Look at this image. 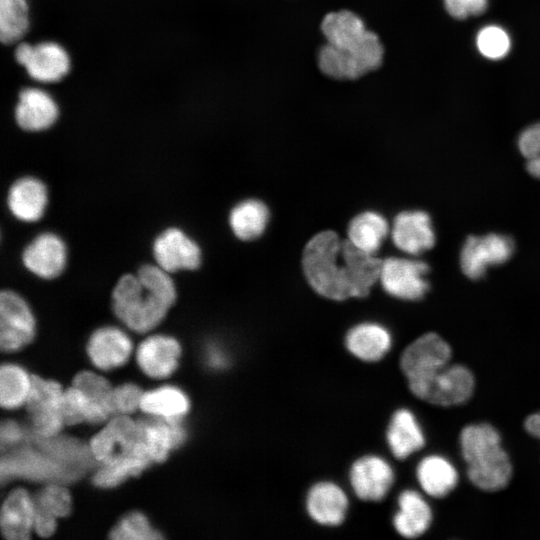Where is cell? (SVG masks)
<instances>
[{
  "label": "cell",
  "mask_w": 540,
  "mask_h": 540,
  "mask_svg": "<svg viewBox=\"0 0 540 540\" xmlns=\"http://www.w3.org/2000/svg\"><path fill=\"white\" fill-rule=\"evenodd\" d=\"M460 445L468 478L475 486L497 491L509 483L512 465L494 427L486 423L466 426L460 434Z\"/></svg>",
  "instance_id": "1"
},
{
  "label": "cell",
  "mask_w": 540,
  "mask_h": 540,
  "mask_svg": "<svg viewBox=\"0 0 540 540\" xmlns=\"http://www.w3.org/2000/svg\"><path fill=\"white\" fill-rule=\"evenodd\" d=\"M342 243L335 232L323 231L307 243L303 253V269L309 284L332 300L351 297Z\"/></svg>",
  "instance_id": "2"
},
{
  "label": "cell",
  "mask_w": 540,
  "mask_h": 540,
  "mask_svg": "<svg viewBox=\"0 0 540 540\" xmlns=\"http://www.w3.org/2000/svg\"><path fill=\"white\" fill-rule=\"evenodd\" d=\"M116 316L131 330L145 333L155 328L173 305L132 274L123 275L112 293Z\"/></svg>",
  "instance_id": "3"
},
{
  "label": "cell",
  "mask_w": 540,
  "mask_h": 540,
  "mask_svg": "<svg viewBox=\"0 0 540 540\" xmlns=\"http://www.w3.org/2000/svg\"><path fill=\"white\" fill-rule=\"evenodd\" d=\"M451 354L448 343L436 333L418 337L403 350L400 368L415 397L421 399L428 384L448 365Z\"/></svg>",
  "instance_id": "4"
},
{
  "label": "cell",
  "mask_w": 540,
  "mask_h": 540,
  "mask_svg": "<svg viewBox=\"0 0 540 540\" xmlns=\"http://www.w3.org/2000/svg\"><path fill=\"white\" fill-rule=\"evenodd\" d=\"M383 47L378 36L370 31L366 39L351 49H342L330 44L319 52L321 71L335 79H357L381 65Z\"/></svg>",
  "instance_id": "5"
},
{
  "label": "cell",
  "mask_w": 540,
  "mask_h": 540,
  "mask_svg": "<svg viewBox=\"0 0 540 540\" xmlns=\"http://www.w3.org/2000/svg\"><path fill=\"white\" fill-rule=\"evenodd\" d=\"M90 451L101 465L123 461L145 448L137 421L118 415L95 434L89 443Z\"/></svg>",
  "instance_id": "6"
},
{
  "label": "cell",
  "mask_w": 540,
  "mask_h": 540,
  "mask_svg": "<svg viewBox=\"0 0 540 540\" xmlns=\"http://www.w3.org/2000/svg\"><path fill=\"white\" fill-rule=\"evenodd\" d=\"M32 383L26 409L33 435L41 438L56 436L64 422L61 415L63 391L59 383L31 375Z\"/></svg>",
  "instance_id": "7"
},
{
  "label": "cell",
  "mask_w": 540,
  "mask_h": 540,
  "mask_svg": "<svg viewBox=\"0 0 540 540\" xmlns=\"http://www.w3.org/2000/svg\"><path fill=\"white\" fill-rule=\"evenodd\" d=\"M1 459V481L24 478L32 481L69 482L64 469L39 446L13 448Z\"/></svg>",
  "instance_id": "8"
},
{
  "label": "cell",
  "mask_w": 540,
  "mask_h": 540,
  "mask_svg": "<svg viewBox=\"0 0 540 540\" xmlns=\"http://www.w3.org/2000/svg\"><path fill=\"white\" fill-rule=\"evenodd\" d=\"M35 320L27 302L16 292L0 294V347L3 352H15L34 338Z\"/></svg>",
  "instance_id": "9"
},
{
  "label": "cell",
  "mask_w": 540,
  "mask_h": 540,
  "mask_svg": "<svg viewBox=\"0 0 540 540\" xmlns=\"http://www.w3.org/2000/svg\"><path fill=\"white\" fill-rule=\"evenodd\" d=\"M429 267L420 260L390 257L382 261L379 280L383 289L403 300L421 299L429 288Z\"/></svg>",
  "instance_id": "10"
},
{
  "label": "cell",
  "mask_w": 540,
  "mask_h": 540,
  "mask_svg": "<svg viewBox=\"0 0 540 540\" xmlns=\"http://www.w3.org/2000/svg\"><path fill=\"white\" fill-rule=\"evenodd\" d=\"M348 479L355 496L365 502H380L391 490L395 473L391 464L376 454L357 458L350 466Z\"/></svg>",
  "instance_id": "11"
},
{
  "label": "cell",
  "mask_w": 540,
  "mask_h": 540,
  "mask_svg": "<svg viewBox=\"0 0 540 540\" xmlns=\"http://www.w3.org/2000/svg\"><path fill=\"white\" fill-rule=\"evenodd\" d=\"M513 252L514 243L509 236L496 233L470 236L461 249L460 265L467 277L479 279L488 267L506 262Z\"/></svg>",
  "instance_id": "12"
},
{
  "label": "cell",
  "mask_w": 540,
  "mask_h": 540,
  "mask_svg": "<svg viewBox=\"0 0 540 540\" xmlns=\"http://www.w3.org/2000/svg\"><path fill=\"white\" fill-rule=\"evenodd\" d=\"M305 510L314 523L324 527H338L347 518L349 498L337 483L318 481L306 493Z\"/></svg>",
  "instance_id": "13"
},
{
  "label": "cell",
  "mask_w": 540,
  "mask_h": 540,
  "mask_svg": "<svg viewBox=\"0 0 540 540\" xmlns=\"http://www.w3.org/2000/svg\"><path fill=\"white\" fill-rule=\"evenodd\" d=\"M15 57L18 63L25 66L29 76L40 82H56L70 68L66 51L53 42H43L36 46L22 43L17 47Z\"/></svg>",
  "instance_id": "14"
},
{
  "label": "cell",
  "mask_w": 540,
  "mask_h": 540,
  "mask_svg": "<svg viewBox=\"0 0 540 540\" xmlns=\"http://www.w3.org/2000/svg\"><path fill=\"white\" fill-rule=\"evenodd\" d=\"M153 254L158 266L167 272L194 270L201 262L197 243L178 228L166 229L155 239Z\"/></svg>",
  "instance_id": "15"
},
{
  "label": "cell",
  "mask_w": 540,
  "mask_h": 540,
  "mask_svg": "<svg viewBox=\"0 0 540 540\" xmlns=\"http://www.w3.org/2000/svg\"><path fill=\"white\" fill-rule=\"evenodd\" d=\"M474 378L463 365H447L428 384L421 400L439 406L466 402L472 395Z\"/></svg>",
  "instance_id": "16"
},
{
  "label": "cell",
  "mask_w": 540,
  "mask_h": 540,
  "mask_svg": "<svg viewBox=\"0 0 540 540\" xmlns=\"http://www.w3.org/2000/svg\"><path fill=\"white\" fill-rule=\"evenodd\" d=\"M142 442L152 462H163L171 450L182 445L187 433L181 419H164L157 416L137 421Z\"/></svg>",
  "instance_id": "17"
},
{
  "label": "cell",
  "mask_w": 540,
  "mask_h": 540,
  "mask_svg": "<svg viewBox=\"0 0 540 540\" xmlns=\"http://www.w3.org/2000/svg\"><path fill=\"white\" fill-rule=\"evenodd\" d=\"M22 260L25 267L36 276L55 278L65 267V244L56 234H39L24 249Z\"/></svg>",
  "instance_id": "18"
},
{
  "label": "cell",
  "mask_w": 540,
  "mask_h": 540,
  "mask_svg": "<svg viewBox=\"0 0 540 540\" xmlns=\"http://www.w3.org/2000/svg\"><path fill=\"white\" fill-rule=\"evenodd\" d=\"M180 356L179 342L171 336L160 334L144 339L136 353L141 370L155 379L170 376L176 370Z\"/></svg>",
  "instance_id": "19"
},
{
  "label": "cell",
  "mask_w": 540,
  "mask_h": 540,
  "mask_svg": "<svg viewBox=\"0 0 540 540\" xmlns=\"http://www.w3.org/2000/svg\"><path fill=\"white\" fill-rule=\"evenodd\" d=\"M392 239L399 250L411 255L429 250L435 243L429 215L418 210L399 213L393 222Z\"/></svg>",
  "instance_id": "20"
},
{
  "label": "cell",
  "mask_w": 540,
  "mask_h": 540,
  "mask_svg": "<svg viewBox=\"0 0 540 540\" xmlns=\"http://www.w3.org/2000/svg\"><path fill=\"white\" fill-rule=\"evenodd\" d=\"M132 351L129 336L119 328L106 326L95 330L87 343V353L93 365L111 370L125 364Z\"/></svg>",
  "instance_id": "21"
},
{
  "label": "cell",
  "mask_w": 540,
  "mask_h": 540,
  "mask_svg": "<svg viewBox=\"0 0 540 540\" xmlns=\"http://www.w3.org/2000/svg\"><path fill=\"white\" fill-rule=\"evenodd\" d=\"M346 350L365 363H376L390 351L392 336L389 330L376 322H362L351 327L344 338Z\"/></svg>",
  "instance_id": "22"
},
{
  "label": "cell",
  "mask_w": 540,
  "mask_h": 540,
  "mask_svg": "<svg viewBox=\"0 0 540 540\" xmlns=\"http://www.w3.org/2000/svg\"><path fill=\"white\" fill-rule=\"evenodd\" d=\"M34 500L24 488L12 490L1 508L0 527L8 540H28L34 524Z\"/></svg>",
  "instance_id": "23"
},
{
  "label": "cell",
  "mask_w": 540,
  "mask_h": 540,
  "mask_svg": "<svg viewBox=\"0 0 540 540\" xmlns=\"http://www.w3.org/2000/svg\"><path fill=\"white\" fill-rule=\"evenodd\" d=\"M386 442L399 460H404L425 445L423 431L415 415L406 408L396 410L386 430Z\"/></svg>",
  "instance_id": "24"
},
{
  "label": "cell",
  "mask_w": 540,
  "mask_h": 540,
  "mask_svg": "<svg viewBox=\"0 0 540 540\" xmlns=\"http://www.w3.org/2000/svg\"><path fill=\"white\" fill-rule=\"evenodd\" d=\"M57 116V105L46 92L36 88H26L20 92L15 117L22 129H47L56 121Z\"/></svg>",
  "instance_id": "25"
},
{
  "label": "cell",
  "mask_w": 540,
  "mask_h": 540,
  "mask_svg": "<svg viewBox=\"0 0 540 540\" xmlns=\"http://www.w3.org/2000/svg\"><path fill=\"white\" fill-rule=\"evenodd\" d=\"M397 511L392 524L402 537L412 539L419 537L429 528L432 512L424 498L415 490H404L397 499Z\"/></svg>",
  "instance_id": "26"
},
{
  "label": "cell",
  "mask_w": 540,
  "mask_h": 540,
  "mask_svg": "<svg viewBox=\"0 0 540 540\" xmlns=\"http://www.w3.org/2000/svg\"><path fill=\"white\" fill-rule=\"evenodd\" d=\"M342 255L347 267L350 296H367L379 280L382 260L356 248L348 240L342 243Z\"/></svg>",
  "instance_id": "27"
},
{
  "label": "cell",
  "mask_w": 540,
  "mask_h": 540,
  "mask_svg": "<svg viewBox=\"0 0 540 540\" xmlns=\"http://www.w3.org/2000/svg\"><path fill=\"white\" fill-rule=\"evenodd\" d=\"M47 199L46 187L40 180L24 177L10 187L8 207L17 219L34 222L43 215Z\"/></svg>",
  "instance_id": "28"
},
{
  "label": "cell",
  "mask_w": 540,
  "mask_h": 540,
  "mask_svg": "<svg viewBox=\"0 0 540 540\" xmlns=\"http://www.w3.org/2000/svg\"><path fill=\"white\" fill-rule=\"evenodd\" d=\"M321 29L328 44L342 49L360 45L370 33L364 22L347 10L327 14L322 21Z\"/></svg>",
  "instance_id": "29"
},
{
  "label": "cell",
  "mask_w": 540,
  "mask_h": 540,
  "mask_svg": "<svg viewBox=\"0 0 540 540\" xmlns=\"http://www.w3.org/2000/svg\"><path fill=\"white\" fill-rule=\"evenodd\" d=\"M73 386L80 389L89 400L87 423L99 424L113 413L112 387L107 379L90 371L79 372Z\"/></svg>",
  "instance_id": "30"
},
{
  "label": "cell",
  "mask_w": 540,
  "mask_h": 540,
  "mask_svg": "<svg viewBox=\"0 0 540 540\" xmlns=\"http://www.w3.org/2000/svg\"><path fill=\"white\" fill-rule=\"evenodd\" d=\"M416 476L423 491L436 498L451 492L458 480V474L453 465L438 455L423 458L417 466Z\"/></svg>",
  "instance_id": "31"
},
{
  "label": "cell",
  "mask_w": 540,
  "mask_h": 540,
  "mask_svg": "<svg viewBox=\"0 0 540 540\" xmlns=\"http://www.w3.org/2000/svg\"><path fill=\"white\" fill-rule=\"evenodd\" d=\"M140 409L164 419H181L190 410V400L181 389L166 385L143 393Z\"/></svg>",
  "instance_id": "32"
},
{
  "label": "cell",
  "mask_w": 540,
  "mask_h": 540,
  "mask_svg": "<svg viewBox=\"0 0 540 540\" xmlns=\"http://www.w3.org/2000/svg\"><path fill=\"white\" fill-rule=\"evenodd\" d=\"M387 220L379 213L366 211L353 218L348 227V241L356 248L375 254L388 234Z\"/></svg>",
  "instance_id": "33"
},
{
  "label": "cell",
  "mask_w": 540,
  "mask_h": 540,
  "mask_svg": "<svg viewBox=\"0 0 540 540\" xmlns=\"http://www.w3.org/2000/svg\"><path fill=\"white\" fill-rule=\"evenodd\" d=\"M269 219L266 205L256 199L238 203L230 212L229 223L235 236L241 240H252L265 230Z\"/></svg>",
  "instance_id": "34"
},
{
  "label": "cell",
  "mask_w": 540,
  "mask_h": 540,
  "mask_svg": "<svg viewBox=\"0 0 540 540\" xmlns=\"http://www.w3.org/2000/svg\"><path fill=\"white\" fill-rule=\"evenodd\" d=\"M151 463L148 452L143 448L123 461L102 465L93 475L92 481L99 488H113L128 477L141 474Z\"/></svg>",
  "instance_id": "35"
},
{
  "label": "cell",
  "mask_w": 540,
  "mask_h": 540,
  "mask_svg": "<svg viewBox=\"0 0 540 540\" xmlns=\"http://www.w3.org/2000/svg\"><path fill=\"white\" fill-rule=\"evenodd\" d=\"M31 376L20 366L6 363L0 370V404L13 410L26 403L30 392Z\"/></svg>",
  "instance_id": "36"
},
{
  "label": "cell",
  "mask_w": 540,
  "mask_h": 540,
  "mask_svg": "<svg viewBox=\"0 0 540 540\" xmlns=\"http://www.w3.org/2000/svg\"><path fill=\"white\" fill-rule=\"evenodd\" d=\"M34 516L52 520L68 516L72 509V498L60 483L51 482L34 497Z\"/></svg>",
  "instance_id": "37"
},
{
  "label": "cell",
  "mask_w": 540,
  "mask_h": 540,
  "mask_svg": "<svg viewBox=\"0 0 540 540\" xmlns=\"http://www.w3.org/2000/svg\"><path fill=\"white\" fill-rule=\"evenodd\" d=\"M28 28L26 0H0V38L5 44L19 40Z\"/></svg>",
  "instance_id": "38"
},
{
  "label": "cell",
  "mask_w": 540,
  "mask_h": 540,
  "mask_svg": "<svg viewBox=\"0 0 540 540\" xmlns=\"http://www.w3.org/2000/svg\"><path fill=\"white\" fill-rule=\"evenodd\" d=\"M114 540H155L162 539L161 533L153 528L147 517L140 512L123 516L110 532Z\"/></svg>",
  "instance_id": "39"
},
{
  "label": "cell",
  "mask_w": 540,
  "mask_h": 540,
  "mask_svg": "<svg viewBox=\"0 0 540 540\" xmlns=\"http://www.w3.org/2000/svg\"><path fill=\"white\" fill-rule=\"evenodd\" d=\"M476 45L486 58L498 60L510 51L511 41L508 33L497 25L483 27L477 34Z\"/></svg>",
  "instance_id": "40"
},
{
  "label": "cell",
  "mask_w": 540,
  "mask_h": 540,
  "mask_svg": "<svg viewBox=\"0 0 540 540\" xmlns=\"http://www.w3.org/2000/svg\"><path fill=\"white\" fill-rule=\"evenodd\" d=\"M89 400L77 387L63 391L61 415L64 425H76L87 421Z\"/></svg>",
  "instance_id": "41"
},
{
  "label": "cell",
  "mask_w": 540,
  "mask_h": 540,
  "mask_svg": "<svg viewBox=\"0 0 540 540\" xmlns=\"http://www.w3.org/2000/svg\"><path fill=\"white\" fill-rule=\"evenodd\" d=\"M143 392L133 383H125L112 390V408L114 414L128 415L140 408Z\"/></svg>",
  "instance_id": "42"
},
{
  "label": "cell",
  "mask_w": 540,
  "mask_h": 540,
  "mask_svg": "<svg viewBox=\"0 0 540 540\" xmlns=\"http://www.w3.org/2000/svg\"><path fill=\"white\" fill-rule=\"evenodd\" d=\"M447 12L454 18L465 19L471 15L482 14L488 0H444Z\"/></svg>",
  "instance_id": "43"
},
{
  "label": "cell",
  "mask_w": 540,
  "mask_h": 540,
  "mask_svg": "<svg viewBox=\"0 0 540 540\" xmlns=\"http://www.w3.org/2000/svg\"><path fill=\"white\" fill-rule=\"evenodd\" d=\"M518 148L526 159L540 155V123L522 131L518 138Z\"/></svg>",
  "instance_id": "44"
},
{
  "label": "cell",
  "mask_w": 540,
  "mask_h": 540,
  "mask_svg": "<svg viewBox=\"0 0 540 540\" xmlns=\"http://www.w3.org/2000/svg\"><path fill=\"white\" fill-rule=\"evenodd\" d=\"M26 437L25 431L15 421H3L0 428L1 450H9L20 444Z\"/></svg>",
  "instance_id": "45"
},
{
  "label": "cell",
  "mask_w": 540,
  "mask_h": 540,
  "mask_svg": "<svg viewBox=\"0 0 540 540\" xmlns=\"http://www.w3.org/2000/svg\"><path fill=\"white\" fill-rule=\"evenodd\" d=\"M211 349L207 350L208 363L218 369L223 368L227 364L226 354L220 350V347L210 346Z\"/></svg>",
  "instance_id": "46"
},
{
  "label": "cell",
  "mask_w": 540,
  "mask_h": 540,
  "mask_svg": "<svg viewBox=\"0 0 540 540\" xmlns=\"http://www.w3.org/2000/svg\"><path fill=\"white\" fill-rule=\"evenodd\" d=\"M525 429L528 433L540 439V412L530 415L525 420Z\"/></svg>",
  "instance_id": "47"
},
{
  "label": "cell",
  "mask_w": 540,
  "mask_h": 540,
  "mask_svg": "<svg viewBox=\"0 0 540 540\" xmlns=\"http://www.w3.org/2000/svg\"><path fill=\"white\" fill-rule=\"evenodd\" d=\"M526 168L530 175L540 179V155L527 159Z\"/></svg>",
  "instance_id": "48"
}]
</instances>
